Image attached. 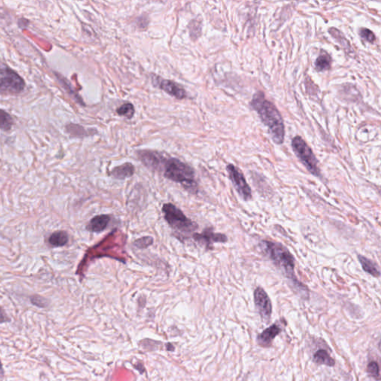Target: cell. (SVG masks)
Listing matches in <instances>:
<instances>
[{"label":"cell","mask_w":381,"mask_h":381,"mask_svg":"<svg viewBox=\"0 0 381 381\" xmlns=\"http://www.w3.org/2000/svg\"><path fill=\"white\" fill-rule=\"evenodd\" d=\"M250 104L258 113L263 123L268 128L273 142L278 144H282L285 139V125L282 115L276 106L266 99L262 92L254 95Z\"/></svg>","instance_id":"1"},{"label":"cell","mask_w":381,"mask_h":381,"mask_svg":"<svg viewBox=\"0 0 381 381\" xmlns=\"http://www.w3.org/2000/svg\"><path fill=\"white\" fill-rule=\"evenodd\" d=\"M261 248L269 259L287 279L291 281L293 285H296L297 288H299V286H305L296 279L295 275L294 257L287 248L282 243L270 240H263L261 243ZM299 290L305 294L300 288Z\"/></svg>","instance_id":"2"},{"label":"cell","mask_w":381,"mask_h":381,"mask_svg":"<svg viewBox=\"0 0 381 381\" xmlns=\"http://www.w3.org/2000/svg\"><path fill=\"white\" fill-rule=\"evenodd\" d=\"M159 171H162L164 177L168 180L180 183L189 193L197 194L198 191L194 169L180 159L165 157Z\"/></svg>","instance_id":"3"},{"label":"cell","mask_w":381,"mask_h":381,"mask_svg":"<svg viewBox=\"0 0 381 381\" xmlns=\"http://www.w3.org/2000/svg\"><path fill=\"white\" fill-rule=\"evenodd\" d=\"M162 210L164 218L170 227L182 236L190 234L198 228L195 222L187 218L183 211L172 203H165Z\"/></svg>","instance_id":"4"},{"label":"cell","mask_w":381,"mask_h":381,"mask_svg":"<svg viewBox=\"0 0 381 381\" xmlns=\"http://www.w3.org/2000/svg\"><path fill=\"white\" fill-rule=\"evenodd\" d=\"M292 147L296 156L308 171L315 177H320L321 173L318 166V160L305 140L299 136L294 137L292 140Z\"/></svg>","instance_id":"5"},{"label":"cell","mask_w":381,"mask_h":381,"mask_svg":"<svg viewBox=\"0 0 381 381\" xmlns=\"http://www.w3.org/2000/svg\"><path fill=\"white\" fill-rule=\"evenodd\" d=\"M24 80L8 66H0V93L17 94L24 90Z\"/></svg>","instance_id":"6"},{"label":"cell","mask_w":381,"mask_h":381,"mask_svg":"<svg viewBox=\"0 0 381 381\" xmlns=\"http://www.w3.org/2000/svg\"><path fill=\"white\" fill-rule=\"evenodd\" d=\"M227 171L233 186L240 197L244 200H250L252 198V190L240 169L230 164L227 165Z\"/></svg>","instance_id":"7"},{"label":"cell","mask_w":381,"mask_h":381,"mask_svg":"<svg viewBox=\"0 0 381 381\" xmlns=\"http://www.w3.org/2000/svg\"><path fill=\"white\" fill-rule=\"evenodd\" d=\"M254 301H255V308L261 320L264 323H268L271 318L272 303L267 293L265 290L261 287H257L254 292Z\"/></svg>","instance_id":"8"},{"label":"cell","mask_w":381,"mask_h":381,"mask_svg":"<svg viewBox=\"0 0 381 381\" xmlns=\"http://www.w3.org/2000/svg\"><path fill=\"white\" fill-rule=\"evenodd\" d=\"M192 236L196 242L206 249H211L214 243H226L228 240L225 235L214 233L212 229H206L201 233H194Z\"/></svg>","instance_id":"9"},{"label":"cell","mask_w":381,"mask_h":381,"mask_svg":"<svg viewBox=\"0 0 381 381\" xmlns=\"http://www.w3.org/2000/svg\"><path fill=\"white\" fill-rule=\"evenodd\" d=\"M138 156L141 162L152 171H159L165 156L161 153L152 150H140Z\"/></svg>","instance_id":"10"},{"label":"cell","mask_w":381,"mask_h":381,"mask_svg":"<svg viewBox=\"0 0 381 381\" xmlns=\"http://www.w3.org/2000/svg\"><path fill=\"white\" fill-rule=\"evenodd\" d=\"M156 80L157 82V87L162 89L171 96L175 97L176 98L180 100L186 98V91L177 83L169 80L162 79L160 77H156Z\"/></svg>","instance_id":"11"},{"label":"cell","mask_w":381,"mask_h":381,"mask_svg":"<svg viewBox=\"0 0 381 381\" xmlns=\"http://www.w3.org/2000/svg\"><path fill=\"white\" fill-rule=\"evenodd\" d=\"M282 332V327L278 324L272 325L270 327L260 333L257 337V342L263 348H268L271 346L273 339Z\"/></svg>","instance_id":"12"},{"label":"cell","mask_w":381,"mask_h":381,"mask_svg":"<svg viewBox=\"0 0 381 381\" xmlns=\"http://www.w3.org/2000/svg\"><path fill=\"white\" fill-rule=\"evenodd\" d=\"M110 219L111 218L109 215H97L90 220V222L86 227V229L91 233H101L107 228Z\"/></svg>","instance_id":"13"},{"label":"cell","mask_w":381,"mask_h":381,"mask_svg":"<svg viewBox=\"0 0 381 381\" xmlns=\"http://www.w3.org/2000/svg\"><path fill=\"white\" fill-rule=\"evenodd\" d=\"M134 172H135V167L134 165L130 162H126L123 165L113 168L110 172V176L116 180H122L132 177Z\"/></svg>","instance_id":"14"},{"label":"cell","mask_w":381,"mask_h":381,"mask_svg":"<svg viewBox=\"0 0 381 381\" xmlns=\"http://www.w3.org/2000/svg\"><path fill=\"white\" fill-rule=\"evenodd\" d=\"M358 260L366 273H369L373 277H380L381 273H380L379 268L374 261L361 255H358Z\"/></svg>","instance_id":"15"},{"label":"cell","mask_w":381,"mask_h":381,"mask_svg":"<svg viewBox=\"0 0 381 381\" xmlns=\"http://www.w3.org/2000/svg\"><path fill=\"white\" fill-rule=\"evenodd\" d=\"M313 360H314V363H317V364L326 365V366H331V367L335 365L334 360L331 357L329 353L324 349L318 350L314 354Z\"/></svg>","instance_id":"16"},{"label":"cell","mask_w":381,"mask_h":381,"mask_svg":"<svg viewBox=\"0 0 381 381\" xmlns=\"http://www.w3.org/2000/svg\"><path fill=\"white\" fill-rule=\"evenodd\" d=\"M68 241H69V236L65 231L55 232L52 233L48 238V243L55 247L65 246Z\"/></svg>","instance_id":"17"},{"label":"cell","mask_w":381,"mask_h":381,"mask_svg":"<svg viewBox=\"0 0 381 381\" xmlns=\"http://www.w3.org/2000/svg\"><path fill=\"white\" fill-rule=\"evenodd\" d=\"M332 57L326 51H323L317 57L315 62V68L318 72L328 70L330 69L332 65Z\"/></svg>","instance_id":"18"},{"label":"cell","mask_w":381,"mask_h":381,"mask_svg":"<svg viewBox=\"0 0 381 381\" xmlns=\"http://www.w3.org/2000/svg\"><path fill=\"white\" fill-rule=\"evenodd\" d=\"M14 121L11 115L3 110H0V129L8 131L12 128Z\"/></svg>","instance_id":"19"},{"label":"cell","mask_w":381,"mask_h":381,"mask_svg":"<svg viewBox=\"0 0 381 381\" xmlns=\"http://www.w3.org/2000/svg\"><path fill=\"white\" fill-rule=\"evenodd\" d=\"M116 112L119 116H123L128 118V119H131L134 116L135 109H134L132 104L127 103V104H123L119 108H118Z\"/></svg>","instance_id":"20"},{"label":"cell","mask_w":381,"mask_h":381,"mask_svg":"<svg viewBox=\"0 0 381 381\" xmlns=\"http://www.w3.org/2000/svg\"><path fill=\"white\" fill-rule=\"evenodd\" d=\"M189 32H190V38L195 41L201 33V24L197 20H193L189 23Z\"/></svg>","instance_id":"21"},{"label":"cell","mask_w":381,"mask_h":381,"mask_svg":"<svg viewBox=\"0 0 381 381\" xmlns=\"http://www.w3.org/2000/svg\"><path fill=\"white\" fill-rule=\"evenodd\" d=\"M153 238L151 236H144L134 241V245L138 249H146L150 245L153 244Z\"/></svg>","instance_id":"22"},{"label":"cell","mask_w":381,"mask_h":381,"mask_svg":"<svg viewBox=\"0 0 381 381\" xmlns=\"http://www.w3.org/2000/svg\"><path fill=\"white\" fill-rule=\"evenodd\" d=\"M329 32H330V34H332V35L333 38H336V40H337V41H339V43H340L341 46H342L344 48H345V49H351L349 43H348V41L344 38L343 35H342V34H341V32H339L337 29H331L330 30H329Z\"/></svg>","instance_id":"23"},{"label":"cell","mask_w":381,"mask_h":381,"mask_svg":"<svg viewBox=\"0 0 381 381\" xmlns=\"http://www.w3.org/2000/svg\"><path fill=\"white\" fill-rule=\"evenodd\" d=\"M367 372L370 376L377 380H380L379 366L375 361H372L368 364Z\"/></svg>","instance_id":"24"},{"label":"cell","mask_w":381,"mask_h":381,"mask_svg":"<svg viewBox=\"0 0 381 381\" xmlns=\"http://www.w3.org/2000/svg\"><path fill=\"white\" fill-rule=\"evenodd\" d=\"M360 35L362 38L367 41L368 42L373 43L375 41V36L372 31L368 29H361L360 31Z\"/></svg>","instance_id":"25"},{"label":"cell","mask_w":381,"mask_h":381,"mask_svg":"<svg viewBox=\"0 0 381 381\" xmlns=\"http://www.w3.org/2000/svg\"><path fill=\"white\" fill-rule=\"evenodd\" d=\"M31 302L33 305L39 307V308H46L48 305L47 299L40 296H33L31 297Z\"/></svg>","instance_id":"26"},{"label":"cell","mask_w":381,"mask_h":381,"mask_svg":"<svg viewBox=\"0 0 381 381\" xmlns=\"http://www.w3.org/2000/svg\"><path fill=\"white\" fill-rule=\"evenodd\" d=\"M10 318L2 308H0V323H5L10 321Z\"/></svg>","instance_id":"27"},{"label":"cell","mask_w":381,"mask_h":381,"mask_svg":"<svg viewBox=\"0 0 381 381\" xmlns=\"http://www.w3.org/2000/svg\"><path fill=\"white\" fill-rule=\"evenodd\" d=\"M4 375L3 368H2V363L0 361V378H2Z\"/></svg>","instance_id":"28"}]
</instances>
